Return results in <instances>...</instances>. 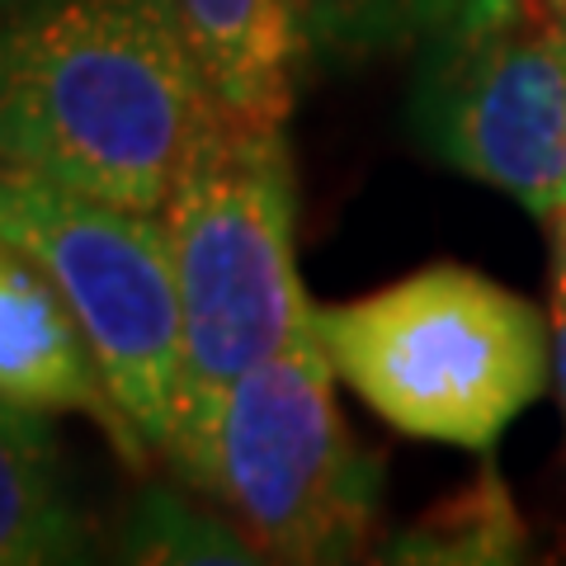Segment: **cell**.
Returning <instances> with one entry per match:
<instances>
[{
	"instance_id": "cell-13",
	"label": "cell",
	"mask_w": 566,
	"mask_h": 566,
	"mask_svg": "<svg viewBox=\"0 0 566 566\" xmlns=\"http://www.w3.org/2000/svg\"><path fill=\"white\" fill-rule=\"evenodd\" d=\"M553 378L566 416V274H557V293H553Z\"/></svg>"
},
{
	"instance_id": "cell-10",
	"label": "cell",
	"mask_w": 566,
	"mask_h": 566,
	"mask_svg": "<svg viewBox=\"0 0 566 566\" xmlns=\"http://www.w3.org/2000/svg\"><path fill=\"white\" fill-rule=\"evenodd\" d=\"M528 547L524 520L510 501L505 482L491 468L476 472L468 486H458L444 501H434L424 515L401 528L387 547L392 562H439V566H486V562H520Z\"/></svg>"
},
{
	"instance_id": "cell-5",
	"label": "cell",
	"mask_w": 566,
	"mask_h": 566,
	"mask_svg": "<svg viewBox=\"0 0 566 566\" xmlns=\"http://www.w3.org/2000/svg\"><path fill=\"white\" fill-rule=\"evenodd\" d=\"M0 237L62 293L142 444L170 453L185 397V316L166 218L0 166Z\"/></svg>"
},
{
	"instance_id": "cell-1",
	"label": "cell",
	"mask_w": 566,
	"mask_h": 566,
	"mask_svg": "<svg viewBox=\"0 0 566 566\" xmlns=\"http://www.w3.org/2000/svg\"><path fill=\"white\" fill-rule=\"evenodd\" d=\"M203 81L170 0H29L0 10V166L156 212Z\"/></svg>"
},
{
	"instance_id": "cell-7",
	"label": "cell",
	"mask_w": 566,
	"mask_h": 566,
	"mask_svg": "<svg viewBox=\"0 0 566 566\" xmlns=\"http://www.w3.org/2000/svg\"><path fill=\"white\" fill-rule=\"evenodd\" d=\"M0 397L29 411L91 416L123 463L147 468L151 449L99 378L95 349L52 279L0 237Z\"/></svg>"
},
{
	"instance_id": "cell-16",
	"label": "cell",
	"mask_w": 566,
	"mask_h": 566,
	"mask_svg": "<svg viewBox=\"0 0 566 566\" xmlns=\"http://www.w3.org/2000/svg\"><path fill=\"white\" fill-rule=\"evenodd\" d=\"M14 6H29V0H0V10H14Z\"/></svg>"
},
{
	"instance_id": "cell-2",
	"label": "cell",
	"mask_w": 566,
	"mask_h": 566,
	"mask_svg": "<svg viewBox=\"0 0 566 566\" xmlns=\"http://www.w3.org/2000/svg\"><path fill=\"white\" fill-rule=\"evenodd\" d=\"M166 227L185 316V397L166 458L193 482L237 378L316 316L297 279L283 123L237 118L203 91L166 193Z\"/></svg>"
},
{
	"instance_id": "cell-8",
	"label": "cell",
	"mask_w": 566,
	"mask_h": 566,
	"mask_svg": "<svg viewBox=\"0 0 566 566\" xmlns=\"http://www.w3.org/2000/svg\"><path fill=\"white\" fill-rule=\"evenodd\" d=\"M203 91L237 118L283 123L307 57L293 0H170Z\"/></svg>"
},
{
	"instance_id": "cell-12",
	"label": "cell",
	"mask_w": 566,
	"mask_h": 566,
	"mask_svg": "<svg viewBox=\"0 0 566 566\" xmlns=\"http://www.w3.org/2000/svg\"><path fill=\"white\" fill-rule=\"evenodd\" d=\"M118 557L128 562H255L251 538L218 515L193 510L185 495L147 486L118 520Z\"/></svg>"
},
{
	"instance_id": "cell-9",
	"label": "cell",
	"mask_w": 566,
	"mask_h": 566,
	"mask_svg": "<svg viewBox=\"0 0 566 566\" xmlns=\"http://www.w3.org/2000/svg\"><path fill=\"white\" fill-rule=\"evenodd\" d=\"M85 547L43 411L0 397V566L81 562Z\"/></svg>"
},
{
	"instance_id": "cell-6",
	"label": "cell",
	"mask_w": 566,
	"mask_h": 566,
	"mask_svg": "<svg viewBox=\"0 0 566 566\" xmlns=\"http://www.w3.org/2000/svg\"><path fill=\"white\" fill-rule=\"evenodd\" d=\"M411 123L444 166L557 218L566 208V10L510 0L434 20L416 43Z\"/></svg>"
},
{
	"instance_id": "cell-14",
	"label": "cell",
	"mask_w": 566,
	"mask_h": 566,
	"mask_svg": "<svg viewBox=\"0 0 566 566\" xmlns=\"http://www.w3.org/2000/svg\"><path fill=\"white\" fill-rule=\"evenodd\" d=\"M476 6H510V0H430V24L444 20V14H453V10H476ZM543 6H562L566 10V0H543Z\"/></svg>"
},
{
	"instance_id": "cell-11",
	"label": "cell",
	"mask_w": 566,
	"mask_h": 566,
	"mask_svg": "<svg viewBox=\"0 0 566 566\" xmlns=\"http://www.w3.org/2000/svg\"><path fill=\"white\" fill-rule=\"evenodd\" d=\"M307 57L331 66L374 62L424 39L430 0H293Z\"/></svg>"
},
{
	"instance_id": "cell-15",
	"label": "cell",
	"mask_w": 566,
	"mask_h": 566,
	"mask_svg": "<svg viewBox=\"0 0 566 566\" xmlns=\"http://www.w3.org/2000/svg\"><path fill=\"white\" fill-rule=\"evenodd\" d=\"M553 232H557V274H566V208H557Z\"/></svg>"
},
{
	"instance_id": "cell-3",
	"label": "cell",
	"mask_w": 566,
	"mask_h": 566,
	"mask_svg": "<svg viewBox=\"0 0 566 566\" xmlns=\"http://www.w3.org/2000/svg\"><path fill=\"white\" fill-rule=\"evenodd\" d=\"M316 316L335 374L430 444L486 453L543 397L553 364L538 307L463 264H430Z\"/></svg>"
},
{
	"instance_id": "cell-4",
	"label": "cell",
	"mask_w": 566,
	"mask_h": 566,
	"mask_svg": "<svg viewBox=\"0 0 566 566\" xmlns=\"http://www.w3.org/2000/svg\"><path fill=\"white\" fill-rule=\"evenodd\" d=\"M193 486L232 510L270 562H349L368 547L382 463L335 406L322 316L237 378Z\"/></svg>"
}]
</instances>
